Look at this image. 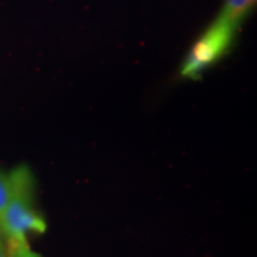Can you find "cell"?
<instances>
[{
	"mask_svg": "<svg viewBox=\"0 0 257 257\" xmlns=\"http://www.w3.org/2000/svg\"><path fill=\"white\" fill-rule=\"evenodd\" d=\"M10 199V175L0 170V230Z\"/></svg>",
	"mask_w": 257,
	"mask_h": 257,
	"instance_id": "cell-5",
	"label": "cell"
},
{
	"mask_svg": "<svg viewBox=\"0 0 257 257\" xmlns=\"http://www.w3.org/2000/svg\"><path fill=\"white\" fill-rule=\"evenodd\" d=\"M0 257H8V252H6L5 240L3 239L2 234H0Z\"/></svg>",
	"mask_w": 257,
	"mask_h": 257,
	"instance_id": "cell-6",
	"label": "cell"
},
{
	"mask_svg": "<svg viewBox=\"0 0 257 257\" xmlns=\"http://www.w3.org/2000/svg\"><path fill=\"white\" fill-rule=\"evenodd\" d=\"M255 4L256 0H225L217 19L238 29L243 19L251 11Z\"/></svg>",
	"mask_w": 257,
	"mask_h": 257,
	"instance_id": "cell-3",
	"label": "cell"
},
{
	"mask_svg": "<svg viewBox=\"0 0 257 257\" xmlns=\"http://www.w3.org/2000/svg\"><path fill=\"white\" fill-rule=\"evenodd\" d=\"M10 199L3 218L0 234L4 238L25 239L29 232L44 233L46 220L34 207L35 181L28 166L10 173Z\"/></svg>",
	"mask_w": 257,
	"mask_h": 257,
	"instance_id": "cell-1",
	"label": "cell"
},
{
	"mask_svg": "<svg viewBox=\"0 0 257 257\" xmlns=\"http://www.w3.org/2000/svg\"><path fill=\"white\" fill-rule=\"evenodd\" d=\"M237 28L216 19L204 32L186 57L181 75L188 79H198L202 72L217 62L230 49Z\"/></svg>",
	"mask_w": 257,
	"mask_h": 257,
	"instance_id": "cell-2",
	"label": "cell"
},
{
	"mask_svg": "<svg viewBox=\"0 0 257 257\" xmlns=\"http://www.w3.org/2000/svg\"><path fill=\"white\" fill-rule=\"evenodd\" d=\"M6 252L8 257H41L40 253L35 252L29 245L28 239L5 238Z\"/></svg>",
	"mask_w": 257,
	"mask_h": 257,
	"instance_id": "cell-4",
	"label": "cell"
}]
</instances>
